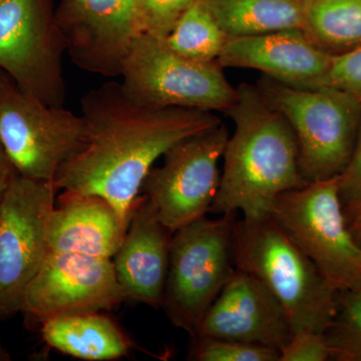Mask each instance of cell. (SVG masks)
Returning a JSON list of instances; mask_svg holds the SVG:
<instances>
[{"label": "cell", "mask_w": 361, "mask_h": 361, "mask_svg": "<svg viewBox=\"0 0 361 361\" xmlns=\"http://www.w3.org/2000/svg\"><path fill=\"white\" fill-rule=\"evenodd\" d=\"M85 123L63 106H49L21 90L8 75L0 85V149L18 175L54 182L59 169L82 149Z\"/></svg>", "instance_id": "cell-7"}, {"label": "cell", "mask_w": 361, "mask_h": 361, "mask_svg": "<svg viewBox=\"0 0 361 361\" xmlns=\"http://www.w3.org/2000/svg\"><path fill=\"white\" fill-rule=\"evenodd\" d=\"M339 198L343 211L353 208L361 202V114L355 149L348 166L338 176Z\"/></svg>", "instance_id": "cell-27"}, {"label": "cell", "mask_w": 361, "mask_h": 361, "mask_svg": "<svg viewBox=\"0 0 361 361\" xmlns=\"http://www.w3.org/2000/svg\"><path fill=\"white\" fill-rule=\"evenodd\" d=\"M187 360L193 361H280L276 349L233 339L196 336L190 338Z\"/></svg>", "instance_id": "cell-23"}, {"label": "cell", "mask_w": 361, "mask_h": 361, "mask_svg": "<svg viewBox=\"0 0 361 361\" xmlns=\"http://www.w3.org/2000/svg\"><path fill=\"white\" fill-rule=\"evenodd\" d=\"M82 149L59 169L58 191L97 195L129 222L142 182L174 145L219 125L214 111L159 108L130 96L122 82H106L80 102Z\"/></svg>", "instance_id": "cell-1"}, {"label": "cell", "mask_w": 361, "mask_h": 361, "mask_svg": "<svg viewBox=\"0 0 361 361\" xmlns=\"http://www.w3.org/2000/svg\"><path fill=\"white\" fill-rule=\"evenodd\" d=\"M129 222L97 195L63 192L49 222V251L113 258Z\"/></svg>", "instance_id": "cell-17"}, {"label": "cell", "mask_w": 361, "mask_h": 361, "mask_svg": "<svg viewBox=\"0 0 361 361\" xmlns=\"http://www.w3.org/2000/svg\"><path fill=\"white\" fill-rule=\"evenodd\" d=\"M11 360V355L8 351L6 350V348L2 345L1 341H0V361H9Z\"/></svg>", "instance_id": "cell-30"}, {"label": "cell", "mask_w": 361, "mask_h": 361, "mask_svg": "<svg viewBox=\"0 0 361 361\" xmlns=\"http://www.w3.org/2000/svg\"><path fill=\"white\" fill-rule=\"evenodd\" d=\"M39 330L49 348L78 360H120L134 348L122 327L103 312L54 318L42 323Z\"/></svg>", "instance_id": "cell-18"}, {"label": "cell", "mask_w": 361, "mask_h": 361, "mask_svg": "<svg viewBox=\"0 0 361 361\" xmlns=\"http://www.w3.org/2000/svg\"><path fill=\"white\" fill-rule=\"evenodd\" d=\"M56 16L73 63L106 78L122 77L145 33L140 0H61Z\"/></svg>", "instance_id": "cell-13"}, {"label": "cell", "mask_w": 361, "mask_h": 361, "mask_svg": "<svg viewBox=\"0 0 361 361\" xmlns=\"http://www.w3.org/2000/svg\"><path fill=\"white\" fill-rule=\"evenodd\" d=\"M226 114L235 130L226 144L219 189L209 213L267 217L280 195L307 184L299 167L295 135L258 87L239 85Z\"/></svg>", "instance_id": "cell-2"}, {"label": "cell", "mask_w": 361, "mask_h": 361, "mask_svg": "<svg viewBox=\"0 0 361 361\" xmlns=\"http://www.w3.org/2000/svg\"><path fill=\"white\" fill-rule=\"evenodd\" d=\"M323 336L330 360L361 361V287L336 292V313Z\"/></svg>", "instance_id": "cell-22"}, {"label": "cell", "mask_w": 361, "mask_h": 361, "mask_svg": "<svg viewBox=\"0 0 361 361\" xmlns=\"http://www.w3.org/2000/svg\"><path fill=\"white\" fill-rule=\"evenodd\" d=\"M65 54L51 0H0V70L21 90L63 106Z\"/></svg>", "instance_id": "cell-9"}, {"label": "cell", "mask_w": 361, "mask_h": 361, "mask_svg": "<svg viewBox=\"0 0 361 361\" xmlns=\"http://www.w3.org/2000/svg\"><path fill=\"white\" fill-rule=\"evenodd\" d=\"M233 253L237 269L258 279L281 304L293 334H323L329 326L337 291L271 216L238 218Z\"/></svg>", "instance_id": "cell-3"}, {"label": "cell", "mask_w": 361, "mask_h": 361, "mask_svg": "<svg viewBox=\"0 0 361 361\" xmlns=\"http://www.w3.org/2000/svg\"><path fill=\"white\" fill-rule=\"evenodd\" d=\"M326 87L343 90L361 103V47L334 54Z\"/></svg>", "instance_id": "cell-25"}, {"label": "cell", "mask_w": 361, "mask_h": 361, "mask_svg": "<svg viewBox=\"0 0 361 361\" xmlns=\"http://www.w3.org/2000/svg\"><path fill=\"white\" fill-rule=\"evenodd\" d=\"M227 35L201 0H195L165 37L166 44L180 56L216 61Z\"/></svg>", "instance_id": "cell-21"}, {"label": "cell", "mask_w": 361, "mask_h": 361, "mask_svg": "<svg viewBox=\"0 0 361 361\" xmlns=\"http://www.w3.org/2000/svg\"><path fill=\"white\" fill-rule=\"evenodd\" d=\"M303 32L331 54L361 47V0H307Z\"/></svg>", "instance_id": "cell-20"}, {"label": "cell", "mask_w": 361, "mask_h": 361, "mask_svg": "<svg viewBox=\"0 0 361 361\" xmlns=\"http://www.w3.org/2000/svg\"><path fill=\"white\" fill-rule=\"evenodd\" d=\"M343 213L348 231L356 245L361 249V202Z\"/></svg>", "instance_id": "cell-28"}, {"label": "cell", "mask_w": 361, "mask_h": 361, "mask_svg": "<svg viewBox=\"0 0 361 361\" xmlns=\"http://www.w3.org/2000/svg\"><path fill=\"white\" fill-rule=\"evenodd\" d=\"M54 182L16 174L0 210V322L20 312L23 294L49 253Z\"/></svg>", "instance_id": "cell-11"}, {"label": "cell", "mask_w": 361, "mask_h": 361, "mask_svg": "<svg viewBox=\"0 0 361 361\" xmlns=\"http://www.w3.org/2000/svg\"><path fill=\"white\" fill-rule=\"evenodd\" d=\"M173 234L161 223L148 197L139 194L125 238L111 258L127 300L161 308Z\"/></svg>", "instance_id": "cell-16"}, {"label": "cell", "mask_w": 361, "mask_h": 361, "mask_svg": "<svg viewBox=\"0 0 361 361\" xmlns=\"http://www.w3.org/2000/svg\"><path fill=\"white\" fill-rule=\"evenodd\" d=\"M332 56L303 30L227 37L217 61L222 68H250L302 89L326 87Z\"/></svg>", "instance_id": "cell-15"}, {"label": "cell", "mask_w": 361, "mask_h": 361, "mask_svg": "<svg viewBox=\"0 0 361 361\" xmlns=\"http://www.w3.org/2000/svg\"><path fill=\"white\" fill-rule=\"evenodd\" d=\"M6 77V73H4L1 70H0V85H1L2 80Z\"/></svg>", "instance_id": "cell-31"}, {"label": "cell", "mask_w": 361, "mask_h": 361, "mask_svg": "<svg viewBox=\"0 0 361 361\" xmlns=\"http://www.w3.org/2000/svg\"><path fill=\"white\" fill-rule=\"evenodd\" d=\"M227 37L303 30L307 0H201Z\"/></svg>", "instance_id": "cell-19"}, {"label": "cell", "mask_w": 361, "mask_h": 361, "mask_svg": "<svg viewBox=\"0 0 361 361\" xmlns=\"http://www.w3.org/2000/svg\"><path fill=\"white\" fill-rule=\"evenodd\" d=\"M270 216L336 291L361 287V249L346 225L338 176L280 195Z\"/></svg>", "instance_id": "cell-6"}, {"label": "cell", "mask_w": 361, "mask_h": 361, "mask_svg": "<svg viewBox=\"0 0 361 361\" xmlns=\"http://www.w3.org/2000/svg\"><path fill=\"white\" fill-rule=\"evenodd\" d=\"M16 174L18 173L14 170L11 161L7 160L4 152L0 149V210L9 185Z\"/></svg>", "instance_id": "cell-29"}, {"label": "cell", "mask_w": 361, "mask_h": 361, "mask_svg": "<svg viewBox=\"0 0 361 361\" xmlns=\"http://www.w3.org/2000/svg\"><path fill=\"white\" fill-rule=\"evenodd\" d=\"M330 350L323 334L302 330L294 332L280 351V361H326Z\"/></svg>", "instance_id": "cell-26"}, {"label": "cell", "mask_w": 361, "mask_h": 361, "mask_svg": "<svg viewBox=\"0 0 361 361\" xmlns=\"http://www.w3.org/2000/svg\"><path fill=\"white\" fill-rule=\"evenodd\" d=\"M229 132L224 123L177 142L153 167L140 194L156 207L159 218L172 232L210 212L219 189L222 159Z\"/></svg>", "instance_id": "cell-10"}, {"label": "cell", "mask_w": 361, "mask_h": 361, "mask_svg": "<svg viewBox=\"0 0 361 361\" xmlns=\"http://www.w3.org/2000/svg\"><path fill=\"white\" fill-rule=\"evenodd\" d=\"M195 0H140L145 33L164 37Z\"/></svg>", "instance_id": "cell-24"}, {"label": "cell", "mask_w": 361, "mask_h": 361, "mask_svg": "<svg viewBox=\"0 0 361 361\" xmlns=\"http://www.w3.org/2000/svg\"><path fill=\"white\" fill-rule=\"evenodd\" d=\"M258 89L291 126L303 179L310 183L341 175L355 149L360 102L336 87L302 89L269 78Z\"/></svg>", "instance_id": "cell-5"}, {"label": "cell", "mask_w": 361, "mask_h": 361, "mask_svg": "<svg viewBox=\"0 0 361 361\" xmlns=\"http://www.w3.org/2000/svg\"><path fill=\"white\" fill-rule=\"evenodd\" d=\"M125 301L111 258L49 251L26 287L20 312L39 329L47 320L111 311Z\"/></svg>", "instance_id": "cell-12"}, {"label": "cell", "mask_w": 361, "mask_h": 361, "mask_svg": "<svg viewBox=\"0 0 361 361\" xmlns=\"http://www.w3.org/2000/svg\"><path fill=\"white\" fill-rule=\"evenodd\" d=\"M122 84L137 101L159 108L227 111L237 89L216 61L180 56L164 37L142 33L126 61Z\"/></svg>", "instance_id": "cell-8"}, {"label": "cell", "mask_w": 361, "mask_h": 361, "mask_svg": "<svg viewBox=\"0 0 361 361\" xmlns=\"http://www.w3.org/2000/svg\"><path fill=\"white\" fill-rule=\"evenodd\" d=\"M292 334L281 304L258 279L236 268L207 311L196 336L233 339L280 353Z\"/></svg>", "instance_id": "cell-14"}, {"label": "cell", "mask_w": 361, "mask_h": 361, "mask_svg": "<svg viewBox=\"0 0 361 361\" xmlns=\"http://www.w3.org/2000/svg\"><path fill=\"white\" fill-rule=\"evenodd\" d=\"M238 215L205 216L173 234L161 310L190 338L236 271L233 235Z\"/></svg>", "instance_id": "cell-4"}]
</instances>
